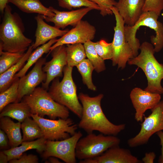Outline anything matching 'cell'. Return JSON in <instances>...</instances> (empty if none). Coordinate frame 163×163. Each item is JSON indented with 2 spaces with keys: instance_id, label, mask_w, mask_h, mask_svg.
<instances>
[{
  "instance_id": "obj_41",
  "label": "cell",
  "mask_w": 163,
  "mask_h": 163,
  "mask_svg": "<svg viewBox=\"0 0 163 163\" xmlns=\"http://www.w3.org/2000/svg\"><path fill=\"white\" fill-rule=\"evenodd\" d=\"M9 161L7 155L4 151L0 152V163H7Z\"/></svg>"
},
{
  "instance_id": "obj_31",
  "label": "cell",
  "mask_w": 163,
  "mask_h": 163,
  "mask_svg": "<svg viewBox=\"0 0 163 163\" xmlns=\"http://www.w3.org/2000/svg\"><path fill=\"white\" fill-rule=\"evenodd\" d=\"M25 53L0 51V74L16 64L23 56Z\"/></svg>"
},
{
  "instance_id": "obj_21",
  "label": "cell",
  "mask_w": 163,
  "mask_h": 163,
  "mask_svg": "<svg viewBox=\"0 0 163 163\" xmlns=\"http://www.w3.org/2000/svg\"><path fill=\"white\" fill-rule=\"evenodd\" d=\"M47 140L44 137L36 140L22 142L21 145L11 148L3 151L8 156V161L13 159L19 158L23 153L32 149H36L40 153H43L45 150Z\"/></svg>"
},
{
  "instance_id": "obj_25",
  "label": "cell",
  "mask_w": 163,
  "mask_h": 163,
  "mask_svg": "<svg viewBox=\"0 0 163 163\" xmlns=\"http://www.w3.org/2000/svg\"><path fill=\"white\" fill-rule=\"evenodd\" d=\"M57 40L56 38L53 39L36 48L32 52L24 67L16 74L14 77L21 78L25 75L29 69L35 64L44 54L49 52L50 48L56 42Z\"/></svg>"
},
{
  "instance_id": "obj_1",
  "label": "cell",
  "mask_w": 163,
  "mask_h": 163,
  "mask_svg": "<svg viewBox=\"0 0 163 163\" xmlns=\"http://www.w3.org/2000/svg\"><path fill=\"white\" fill-rule=\"evenodd\" d=\"M103 97L102 94L94 97L82 93L79 94L83 111L78 126L88 134L97 131L105 135L116 136L125 129L126 125L114 124L107 118L101 106Z\"/></svg>"
},
{
  "instance_id": "obj_29",
  "label": "cell",
  "mask_w": 163,
  "mask_h": 163,
  "mask_svg": "<svg viewBox=\"0 0 163 163\" xmlns=\"http://www.w3.org/2000/svg\"><path fill=\"white\" fill-rule=\"evenodd\" d=\"M86 57L93 65L97 73L106 69L104 60L98 55L95 48L94 42L88 40L83 44Z\"/></svg>"
},
{
  "instance_id": "obj_13",
  "label": "cell",
  "mask_w": 163,
  "mask_h": 163,
  "mask_svg": "<svg viewBox=\"0 0 163 163\" xmlns=\"http://www.w3.org/2000/svg\"><path fill=\"white\" fill-rule=\"evenodd\" d=\"M46 60V58L42 57L27 75L20 78L18 97L16 102H19L25 96L31 94L37 86L46 81V73L43 72L42 68Z\"/></svg>"
},
{
  "instance_id": "obj_12",
  "label": "cell",
  "mask_w": 163,
  "mask_h": 163,
  "mask_svg": "<svg viewBox=\"0 0 163 163\" xmlns=\"http://www.w3.org/2000/svg\"><path fill=\"white\" fill-rule=\"evenodd\" d=\"M95 27L87 21L81 20L64 36L57 39L50 48V53L55 48L61 45L78 43L84 44L94 38Z\"/></svg>"
},
{
  "instance_id": "obj_38",
  "label": "cell",
  "mask_w": 163,
  "mask_h": 163,
  "mask_svg": "<svg viewBox=\"0 0 163 163\" xmlns=\"http://www.w3.org/2000/svg\"><path fill=\"white\" fill-rule=\"evenodd\" d=\"M155 157L156 155L153 152L146 153L142 161L144 163H153Z\"/></svg>"
},
{
  "instance_id": "obj_8",
  "label": "cell",
  "mask_w": 163,
  "mask_h": 163,
  "mask_svg": "<svg viewBox=\"0 0 163 163\" xmlns=\"http://www.w3.org/2000/svg\"><path fill=\"white\" fill-rule=\"evenodd\" d=\"M30 117L38 124L43 137L47 140H59L68 138L76 132L78 127L70 118L49 119L32 114Z\"/></svg>"
},
{
  "instance_id": "obj_27",
  "label": "cell",
  "mask_w": 163,
  "mask_h": 163,
  "mask_svg": "<svg viewBox=\"0 0 163 163\" xmlns=\"http://www.w3.org/2000/svg\"><path fill=\"white\" fill-rule=\"evenodd\" d=\"M67 65L73 67L86 59L84 45L81 43L67 44L66 46Z\"/></svg>"
},
{
  "instance_id": "obj_24",
  "label": "cell",
  "mask_w": 163,
  "mask_h": 163,
  "mask_svg": "<svg viewBox=\"0 0 163 163\" xmlns=\"http://www.w3.org/2000/svg\"><path fill=\"white\" fill-rule=\"evenodd\" d=\"M31 114L29 107L22 101L7 105L1 112L0 117H8L22 123L27 117H30Z\"/></svg>"
},
{
  "instance_id": "obj_9",
  "label": "cell",
  "mask_w": 163,
  "mask_h": 163,
  "mask_svg": "<svg viewBox=\"0 0 163 163\" xmlns=\"http://www.w3.org/2000/svg\"><path fill=\"white\" fill-rule=\"evenodd\" d=\"M111 9L116 21L114 27V31L112 42L113 55L112 59L113 66L118 65V68H125L128 61L134 57L132 50L126 41L124 32L125 22L115 6Z\"/></svg>"
},
{
  "instance_id": "obj_15",
  "label": "cell",
  "mask_w": 163,
  "mask_h": 163,
  "mask_svg": "<svg viewBox=\"0 0 163 163\" xmlns=\"http://www.w3.org/2000/svg\"><path fill=\"white\" fill-rule=\"evenodd\" d=\"M130 97L136 110L135 119L137 121L141 122L146 111L154 108L161 99L160 94L151 93L138 88L132 90Z\"/></svg>"
},
{
  "instance_id": "obj_32",
  "label": "cell",
  "mask_w": 163,
  "mask_h": 163,
  "mask_svg": "<svg viewBox=\"0 0 163 163\" xmlns=\"http://www.w3.org/2000/svg\"><path fill=\"white\" fill-rule=\"evenodd\" d=\"M57 0L59 7L69 10L84 7H90L93 10H100V8L97 4L89 0Z\"/></svg>"
},
{
  "instance_id": "obj_23",
  "label": "cell",
  "mask_w": 163,
  "mask_h": 163,
  "mask_svg": "<svg viewBox=\"0 0 163 163\" xmlns=\"http://www.w3.org/2000/svg\"><path fill=\"white\" fill-rule=\"evenodd\" d=\"M22 11L27 13H37L48 17L55 15L50 8L43 5L40 0H8Z\"/></svg>"
},
{
  "instance_id": "obj_17",
  "label": "cell",
  "mask_w": 163,
  "mask_h": 163,
  "mask_svg": "<svg viewBox=\"0 0 163 163\" xmlns=\"http://www.w3.org/2000/svg\"><path fill=\"white\" fill-rule=\"evenodd\" d=\"M51 11L55 15L51 17L44 16V19L47 22H51L54 26L59 28L64 29L71 25L75 26L88 12L93 10L90 7H84L69 11H60L52 6H50Z\"/></svg>"
},
{
  "instance_id": "obj_26",
  "label": "cell",
  "mask_w": 163,
  "mask_h": 163,
  "mask_svg": "<svg viewBox=\"0 0 163 163\" xmlns=\"http://www.w3.org/2000/svg\"><path fill=\"white\" fill-rule=\"evenodd\" d=\"M21 129L23 133L22 142L32 141L43 137L40 127L30 117H27L21 123Z\"/></svg>"
},
{
  "instance_id": "obj_4",
  "label": "cell",
  "mask_w": 163,
  "mask_h": 163,
  "mask_svg": "<svg viewBox=\"0 0 163 163\" xmlns=\"http://www.w3.org/2000/svg\"><path fill=\"white\" fill-rule=\"evenodd\" d=\"M72 68L66 66L62 80L60 81L58 77L53 80L48 92L55 101L66 107L80 119L83 108L79 101L76 86L73 80Z\"/></svg>"
},
{
  "instance_id": "obj_34",
  "label": "cell",
  "mask_w": 163,
  "mask_h": 163,
  "mask_svg": "<svg viewBox=\"0 0 163 163\" xmlns=\"http://www.w3.org/2000/svg\"><path fill=\"white\" fill-rule=\"evenodd\" d=\"M97 4L100 8V14L102 16L113 14L111 9L115 6L117 2L115 0H89Z\"/></svg>"
},
{
  "instance_id": "obj_6",
  "label": "cell",
  "mask_w": 163,
  "mask_h": 163,
  "mask_svg": "<svg viewBox=\"0 0 163 163\" xmlns=\"http://www.w3.org/2000/svg\"><path fill=\"white\" fill-rule=\"evenodd\" d=\"M47 91L43 87H37L31 94L23 98L30 107L31 113L42 117L46 115L53 120L69 118L68 109L55 101Z\"/></svg>"
},
{
  "instance_id": "obj_2",
  "label": "cell",
  "mask_w": 163,
  "mask_h": 163,
  "mask_svg": "<svg viewBox=\"0 0 163 163\" xmlns=\"http://www.w3.org/2000/svg\"><path fill=\"white\" fill-rule=\"evenodd\" d=\"M0 25V51L25 53L32 42L24 34L25 28L22 20L16 12L12 13L7 4Z\"/></svg>"
},
{
  "instance_id": "obj_11",
  "label": "cell",
  "mask_w": 163,
  "mask_h": 163,
  "mask_svg": "<svg viewBox=\"0 0 163 163\" xmlns=\"http://www.w3.org/2000/svg\"><path fill=\"white\" fill-rule=\"evenodd\" d=\"M80 131L76 132L71 136L61 140H47L45 150L42 157L47 158L51 156L60 159L66 163H75V149L77 143L82 137Z\"/></svg>"
},
{
  "instance_id": "obj_10",
  "label": "cell",
  "mask_w": 163,
  "mask_h": 163,
  "mask_svg": "<svg viewBox=\"0 0 163 163\" xmlns=\"http://www.w3.org/2000/svg\"><path fill=\"white\" fill-rule=\"evenodd\" d=\"M151 110V114L147 117H144L139 132L128 140L127 143L130 147L147 143L153 134L163 130V101H160Z\"/></svg>"
},
{
  "instance_id": "obj_3",
  "label": "cell",
  "mask_w": 163,
  "mask_h": 163,
  "mask_svg": "<svg viewBox=\"0 0 163 163\" xmlns=\"http://www.w3.org/2000/svg\"><path fill=\"white\" fill-rule=\"evenodd\" d=\"M140 53L127 62L130 65H135L145 73L148 81L147 87L144 90L160 94H163L161 82L163 79V65L156 59L153 45L145 41L140 45Z\"/></svg>"
},
{
  "instance_id": "obj_37",
  "label": "cell",
  "mask_w": 163,
  "mask_h": 163,
  "mask_svg": "<svg viewBox=\"0 0 163 163\" xmlns=\"http://www.w3.org/2000/svg\"><path fill=\"white\" fill-rule=\"evenodd\" d=\"M8 137L2 130H0V147L1 149H6L9 142Z\"/></svg>"
},
{
  "instance_id": "obj_22",
  "label": "cell",
  "mask_w": 163,
  "mask_h": 163,
  "mask_svg": "<svg viewBox=\"0 0 163 163\" xmlns=\"http://www.w3.org/2000/svg\"><path fill=\"white\" fill-rule=\"evenodd\" d=\"M33 50L32 44L16 64L0 75V93L4 91L11 85L14 76L24 67Z\"/></svg>"
},
{
  "instance_id": "obj_35",
  "label": "cell",
  "mask_w": 163,
  "mask_h": 163,
  "mask_svg": "<svg viewBox=\"0 0 163 163\" xmlns=\"http://www.w3.org/2000/svg\"><path fill=\"white\" fill-rule=\"evenodd\" d=\"M163 10V0H145L142 12L153 11L159 16Z\"/></svg>"
},
{
  "instance_id": "obj_14",
  "label": "cell",
  "mask_w": 163,
  "mask_h": 163,
  "mask_svg": "<svg viewBox=\"0 0 163 163\" xmlns=\"http://www.w3.org/2000/svg\"><path fill=\"white\" fill-rule=\"evenodd\" d=\"M50 53L52 59L46 62L42 68L43 72L46 73V78L42 83V87L46 90L49 89L51 81L56 78L62 77L64 69L67 64L65 45L57 47Z\"/></svg>"
},
{
  "instance_id": "obj_36",
  "label": "cell",
  "mask_w": 163,
  "mask_h": 163,
  "mask_svg": "<svg viewBox=\"0 0 163 163\" xmlns=\"http://www.w3.org/2000/svg\"><path fill=\"white\" fill-rule=\"evenodd\" d=\"M9 162L10 163H37L38 158L36 155L25 154L18 158L12 159Z\"/></svg>"
},
{
  "instance_id": "obj_19",
  "label": "cell",
  "mask_w": 163,
  "mask_h": 163,
  "mask_svg": "<svg viewBox=\"0 0 163 163\" xmlns=\"http://www.w3.org/2000/svg\"><path fill=\"white\" fill-rule=\"evenodd\" d=\"M145 0H119L115 7L125 24L133 26L143 12Z\"/></svg>"
},
{
  "instance_id": "obj_42",
  "label": "cell",
  "mask_w": 163,
  "mask_h": 163,
  "mask_svg": "<svg viewBox=\"0 0 163 163\" xmlns=\"http://www.w3.org/2000/svg\"><path fill=\"white\" fill-rule=\"evenodd\" d=\"M49 158L48 163H62L60 162L59 161L57 158L51 156L48 158Z\"/></svg>"
},
{
  "instance_id": "obj_18",
  "label": "cell",
  "mask_w": 163,
  "mask_h": 163,
  "mask_svg": "<svg viewBox=\"0 0 163 163\" xmlns=\"http://www.w3.org/2000/svg\"><path fill=\"white\" fill-rule=\"evenodd\" d=\"M35 19L37 22V27L35 34V41L32 44L34 49L52 39L63 36L69 31L68 30H60L46 23L44 21L43 15L38 14Z\"/></svg>"
},
{
  "instance_id": "obj_28",
  "label": "cell",
  "mask_w": 163,
  "mask_h": 163,
  "mask_svg": "<svg viewBox=\"0 0 163 163\" xmlns=\"http://www.w3.org/2000/svg\"><path fill=\"white\" fill-rule=\"evenodd\" d=\"M20 78L14 77L11 85L0 94V112L7 105L16 102L18 97V87Z\"/></svg>"
},
{
  "instance_id": "obj_39",
  "label": "cell",
  "mask_w": 163,
  "mask_h": 163,
  "mask_svg": "<svg viewBox=\"0 0 163 163\" xmlns=\"http://www.w3.org/2000/svg\"><path fill=\"white\" fill-rule=\"evenodd\" d=\"M156 134L160 139L161 146V154L159 157L158 162L163 163V131L162 130L159 131Z\"/></svg>"
},
{
  "instance_id": "obj_33",
  "label": "cell",
  "mask_w": 163,
  "mask_h": 163,
  "mask_svg": "<svg viewBox=\"0 0 163 163\" xmlns=\"http://www.w3.org/2000/svg\"><path fill=\"white\" fill-rule=\"evenodd\" d=\"M94 44L96 52L104 60H112L113 55V50L112 42L107 43L102 40L94 42Z\"/></svg>"
},
{
  "instance_id": "obj_40",
  "label": "cell",
  "mask_w": 163,
  "mask_h": 163,
  "mask_svg": "<svg viewBox=\"0 0 163 163\" xmlns=\"http://www.w3.org/2000/svg\"><path fill=\"white\" fill-rule=\"evenodd\" d=\"M8 3V0H0V11L2 14H3L5 8Z\"/></svg>"
},
{
  "instance_id": "obj_16",
  "label": "cell",
  "mask_w": 163,
  "mask_h": 163,
  "mask_svg": "<svg viewBox=\"0 0 163 163\" xmlns=\"http://www.w3.org/2000/svg\"><path fill=\"white\" fill-rule=\"evenodd\" d=\"M141 160L133 155L128 149L119 145L109 149L94 158L80 160V163H141Z\"/></svg>"
},
{
  "instance_id": "obj_20",
  "label": "cell",
  "mask_w": 163,
  "mask_h": 163,
  "mask_svg": "<svg viewBox=\"0 0 163 163\" xmlns=\"http://www.w3.org/2000/svg\"><path fill=\"white\" fill-rule=\"evenodd\" d=\"M8 117H0V126L7 135L11 148L21 144L22 138L21 132V123H15Z\"/></svg>"
},
{
  "instance_id": "obj_5",
  "label": "cell",
  "mask_w": 163,
  "mask_h": 163,
  "mask_svg": "<svg viewBox=\"0 0 163 163\" xmlns=\"http://www.w3.org/2000/svg\"><path fill=\"white\" fill-rule=\"evenodd\" d=\"M159 17L153 11L143 12L133 26L125 25L126 40L132 50L134 57L138 55L141 45L136 35L137 30L141 26L149 27L155 31V36H151L150 40L154 46L155 52H159L163 48V24L158 21Z\"/></svg>"
},
{
  "instance_id": "obj_7",
  "label": "cell",
  "mask_w": 163,
  "mask_h": 163,
  "mask_svg": "<svg viewBox=\"0 0 163 163\" xmlns=\"http://www.w3.org/2000/svg\"><path fill=\"white\" fill-rule=\"evenodd\" d=\"M120 140L115 136L92 133L81 138L75 149L76 158L82 160L99 156L109 149L119 145Z\"/></svg>"
},
{
  "instance_id": "obj_30",
  "label": "cell",
  "mask_w": 163,
  "mask_h": 163,
  "mask_svg": "<svg viewBox=\"0 0 163 163\" xmlns=\"http://www.w3.org/2000/svg\"><path fill=\"white\" fill-rule=\"evenodd\" d=\"M82 78L83 83L88 89L95 91L96 87L94 85L92 79V75L94 68L88 59H85L76 66Z\"/></svg>"
}]
</instances>
